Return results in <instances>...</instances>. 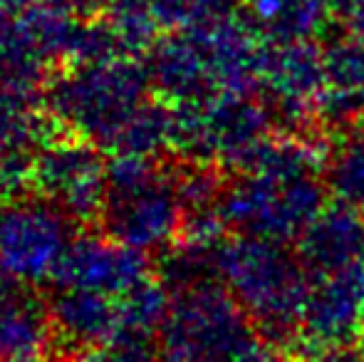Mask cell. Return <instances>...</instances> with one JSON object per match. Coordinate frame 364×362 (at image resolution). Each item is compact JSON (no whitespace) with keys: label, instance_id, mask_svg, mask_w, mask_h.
I'll list each match as a JSON object with an SVG mask.
<instances>
[{"label":"cell","instance_id":"obj_27","mask_svg":"<svg viewBox=\"0 0 364 362\" xmlns=\"http://www.w3.org/2000/svg\"><path fill=\"white\" fill-rule=\"evenodd\" d=\"M302 362H355L347 358V353H327V355H315V358H302Z\"/></svg>","mask_w":364,"mask_h":362},{"label":"cell","instance_id":"obj_9","mask_svg":"<svg viewBox=\"0 0 364 362\" xmlns=\"http://www.w3.org/2000/svg\"><path fill=\"white\" fill-rule=\"evenodd\" d=\"M151 278V263L144 251L105 236H75L65 251L53 283L58 288H85L119 298L127 290Z\"/></svg>","mask_w":364,"mask_h":362},{"label":"cell","instance_id":"obj_3","mask_svg":"<svg viewBox=\"0 0 364 362\" xmlns=\"http://www.w3.org/2000/svg\"><path fill=\"white\" fill-rule=\"evenodd\" d=\"M255 338V325L220 278H203L171 293L159 333L164 362H235Z\"/></svg>","mask_w":364,"mask_h":362},{"label":"cell","instance_id":"obj_2","mask_svg":"<svg viewBox=\"0 0 364 362\" xmlns=\"http://www.w3.org/2000/svg\"><path fill=\"white\" fill-rule=\"evenodd\" d=\"M107 183L100 216L107 236L144 253L176 241L186 211L168 171L154 156L117 154L107 164Z\"/></svg>","mask_w":364,"mask_h":362},{"label":"cell","instance_id":"obj_7","mask_svg":"<svg viewBox=\"0 0 364 362\" xmlns=\"http://www.w3.org/2000/svg\"><path fill=\"white\" fill-rule=\"evenodd\" d=\"M364 325V261L310 278L300 328L292 343L302 358L345 353Z\"/></svg>","mask_w":364,"mask_h":362},{"label":"cell","instance_id":"obj_23","mask_svg":"<svg viewBox=\"0 0 364 362\" xmlns=\"http://www.w3.org/2000/svg\"><path fill=\"white\" fill-rule=\"evenodd\" d=\"M95 355V362H164L151 345H109Z\"/></svg>","mask_w":364,"mask_h":362},{"label":"cell","instance_id":"obj_18","mask_svg":"<svg viewBox=\"0 0 364 362\" xmlns=\"http://www.w3.org/2000/svg\"><path fill=\"white\" fill-rule=\"evenodd\" d=\"M171 308V290L161 278H146L117 298L119 330L112 345H151Z\"/></svg>","mask_w":364,"mask_h":362},{"label":"cell","instance_id":"obj_4","mask_svg":"<svg viewBox=\"0 0 364 362\" xmlns=\"http://www.w3.org/2000/svg\"><path fill=\"white\" fill-rule=\"evenodd\" d=\"M151 87L149 70L134 58L100 60L80 65L50 92V110L73 124L90 142L109 147L124 122L146 102Z\"/></svg>","mask_w":364,"mask_h":362},{"label":"cell","instance_id":"obj_31","mask_svg":"<svg viewBox=\"0 0 364 362\" xmlns=\"http://www.w3.org/2000/svg\"><path fill=\"white\" fill-rule=\"evenodd\" d=\"M77 362H95V355H90V358H85V360H77Z\"/></svg>","mask_w":364,"mask_h":362},{"label":"cell","instance_id":"obj_13","mask_svg":"<svg viewBox=\"0 0 364 362\" xmlns=\"http://www.w3.org/2000/svg\"><path fill=\"white\" fill-rule=\"evenodd\" d=\"M201 127L206 159L218 161L220 166L275 132L265 100L235 92H220L201 102Z\"/></svg>","mask_w":364,"mask_h":362},{"label":"cell","instance_id":"obj_11","mask_svg":"<svg viewBox=\"0 0 364 362\" xmlns=\"http://www.w3.org/2000/svg\"><path fill=\"white\" fill-rule=\"evenodd\" d=\"M53 350L50 305L33 285L0 273V362H45Z\"/></svg>","mask_w":364,"mask_h":362},{"label":"cell","instance_id":"obj_6","mask_svg":"<svg viewBox=\"0 0 364 362\" xmlns=\"http://www.w3.org/2000/svg\"><path fill=\"white\" fill-rule=\"evenodd\" d=\"M75 241L73 218L48 198H18L0 208V273L25 285L55 278Z\"/></svg>","mask_w":364,"mask_h":362},{"label":"cell","instance_id":"obj_26","mask_svg":"<svg viewBox=\"0 0 364 362\" xmlns=\"http://www.w3.org/2000/svg\"><path fill=\"white\" fill-rule=\"evenodd\" d=\"M65 3L75 10H100V8H107L112 0H65Z\"/></svg>","mask_w":364,"mask_h":362},{"label":"cell","instance_id":"obj_28","mask_svg":"<svg viewBox=\"0 0 364 362\" xmlns=\"http://www.w3.org/2000/svg\"><path fill=\"white\" fill-rule=\"evenodd\" d=\"M357 355H360V362H364V325H362L360 340H357Z\"/></svg>","mask_w":364,"mask_h":362},{"label":"cell","instance_id":"obj_14","mask_svg":"<svg viewBox=\"0 0 364 362\" xmlns=\"http://www.w3.org/2000/svg\"><path fill=\"white\" fill-rule=\"evenodd\" d=\"M55 343L73 355H92L109 348L119 330L117 298L85 288H58L50 298Z\"/></svg>","mask_w":364,"mask_h":362},{"label":"cell","instance_id":"obj_20","mask_svg":"<svg viewBox=\"0 0 364 362\" xmlns=\"http://www.w3.org/2000/svg\"><path fill=\"white\" fill-rule=\"evenodd\" d=\"M107 28L112 30L119 53H149L156 45V30L161 28L149 0H112L107 5Z\"/></svg>","mask_w":364,"mask_h":362},{"label":"cell","instance_id":"obj_5","mask_svg":"<svg viewBox=\"0 0 364 362\" xmlns=\"http://www.w3.org/2000/svg\"><path fill=\"white\" fill-rule=\"evenodd\" d=\"M327 186L317 176L275 181L268 176L238 174L228 179L216 208L228 231L270 238L278 243L297 241L300 233L327 206Z\"/></svg>","mask_w":364,"mask_h":362},{"label":"cell","instance_id":"obj_10","mask_svg":"<svg viewBox=\"0 0 364 362\" xmlns=\"http://www.w3.org/2000/svg\"><path fill=\"white\" fill-rule=\"evenodd\" d=\"M188 33L196 38L206 58L216 95H253L260 90L265 40L240 15H225L213 23L188 28Z\"/></svg>","mask_w":364,"mask_h":362},{"label":"cell","instance_id":"obj_12","mask_svg":"<svg viewBox=\"0 0 364 362\" xmlns=\"http://www.w3.org/2000/svg\"><path fill=\"white\" fill-rule=\"evenodd\" d=\"M295 253L310 278L364 261V211L332 198L300 233Z\"/></svg>","mask_w":364,"mask_h":362},{"label":"cell","instance_id":"obj_1","mask_svg":"<svg viewBox=\"0 0 364 362\" xmlns=\"http://www.w3.org/2000/svg\"><path fill=\"white\" fill-rule=\"evenodd\" d=\"M213 271L270 343L295 340L310 273L288 243L235 233L220 243Z\"/></svg>","mask_w":364,"mask_h":362},{"label":"cell","instance_id":"obj_24","mask_svg":"<svg viewBox=\"0 0 364 362\" xmlns=\"http://www.w3.org/2000/svg\"><path fill=\"white\" fill-rule=\"evenodd\" d=\"M327 8L347 33L364 35V0H327Z\"/></svg>","mask_w":364,"mask_h":362},{"label":"cell","instance_id":"obj_16","mask_svg":"<svg viewBox=\"0 0 364 362\" xmlns=\"http://www.w3.org/2000/svg\"><path fill=\"white\" fill-rule=\"evenodd\" d=\"M260 90L268 100L317 102L327 90L322 45L317 40L265 43Z\"/></svg>","mask_w":364,"mask_h":362},{"label":"cell","instance_id":"obj_30","mask_svg":"<svg viewBox=\"0 0 364 362\" xmlns=\"http://www.w3.org/2000/svg\"><path fill=\"white\" fill-rule=\"evenodd\" d=\"M8 191V186H5V176H3V169H0V193Z\"/></svg>","mask_w":364,"mask_h":362},{"label":"cell","instance_id":"obj_25","mask_svg":"<svg viewBox=\"0 0 364 362\" xmlns=\"http://www.w3.org/2000/svg\"><path fill=\"white\" fill-rule=\"evenodd\" d=\"M235 362H288V360L280 353L278 345H273L270 340H253V343L238 355Z\"/></svg>","mask_w":364,"mask_h":362},{"label":"cell","instance_id":"obj_8","mask_svg":"<svg viewBox=\"0 0 364 362\" xmlns=\"http://www.w3.org/2000/svg\"><path fill=\"white\" fill-rule=\"evenodd\" d=\"M30 181L40 196L60 206L70 218L92 221L102 216L107 198V164L87 142L60 139L33 159Z\"/></svg>","mask_w":364,"mask_h":362},{"label":"cell","instance_id":"obj_19","mask_svg":"<svg viewBox=\"0 0 364 362\" xmlns=\"http://www.w3.org/2000/svg\"><path fill=\"white\" fill-rule=\"evenodd\" d=\"M325 186L332 198L364 211V139L342 137L325 164Z\"/></svg>","mask_w":364,"mask_h":362},{"label":"cell","instance_id":"obj_15","mask_svg":"<svg viewBox=\"0 0 364 362\" xmlns=\"http://www.w3.org/2000/svg\"><path fill=\"white\" fill-rule=\"evenodd\" d=\"M149 55L151 60L146 70L151 78V90H156L164 102L188 105V102H206L208 97L216 95L206 58L188 30H176L156 40Z\"/></svg>","mask_w":364,"mask_h":362},{"label":"cell","instance_id":"obj_22","mask_svg":"<svg viewBox=\"0 0 364 362\" xmlns=\"http://www.w3.org/2000/svg\"><path fill=\"white\" fill-rule=\"evenodd\" d=\"M161 28L188 30L233 15L238 0H149Z\"/></svg>","mask_w":364,"mask_h":362},{"label":"cell","instance_id":"obj_17","mask_svg":"<svg viewBox=\"0 0 364 362\" xmlns=\"http://www.w3.org/2000/svg\"><path fill=\"white\" fill-rule=\"evenodd\" d=\"M240 18L265 43L317 40L332 23L327 0H243Z\"/></svg>","mask_w":364,"mask_h":362},{"label":"cell","instance_id":"obj_21","mask_svg":"<svg viewBox=\"0 0 364 362\" xmlns=\"http://www.w3.org/2000/svg\"><path fill=\"white\" fill-rule=\"evenodd\" d=\"M327 87L364 97V35L345 33L322 48Z\"/></svg>","mask_w":364,"mask_h":362},{"label":"cell","instance_id":"obj_29","mask_svg":"<svg viewBox=\"0 0 364 362\" xmlns=\"http://www.w3.org/2000/svg\"><path fill=\"white\" fill-rule=\"evenodd\" d=\"M357 137H362V139H364V115H362V119H360V124H357Z\"/></svg>","mask_w":364,"mask_h":362}]
</instances>
